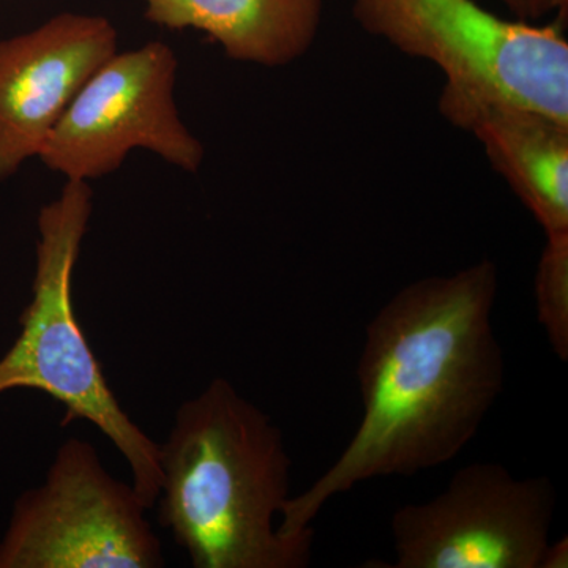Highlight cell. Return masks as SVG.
<instances>
[{
    "instance_id": "6da1fadb",
    "label": "cell",
    "mask_w": 568,
    "mask_h": 568,
    "mask_svg": "<svg viewBox=\"0 0 568 568\" xmlns=\"http://www.w3.org/2000/svg\"><path fill=\"white\" fill-rule=\"evenodd\" d=\"M488 257L407 284L366 325L357 364L364 416L334 465L284 504L283 536L312 528L328 499L377 477L416 476L457 458L504 388Z\"/></svg>"
},
{
    "instance_id": "7a4b0ae2",
    "label": "cell",
    "mask_w": 568,
    "mask_h": 568,
    "mask_svg": "<svg viewBox=\"0 0 568 568\" xmlns=\"http://www.w3.org/2000/svg\"><path fill=\"white\" fill-rule=\"evenodd\" d=\"M160 467V525L194 568L310 566L315 530L275 526L291 497L282 429L223 377L179 407Z\"/></svg>"
},
{
    "instance_id": "3957f363",
    "label": "cell",
    "mask_w": 568,
    "mask_h": 568,
    "mask_svg": "<svg viewBox=\"0 0 568 568\" xmlns=\"http://www.w3.org/2000/svg\"><path fill=\"white\" fill-rule=\"evenodd\" d=\"M92 212L91 185L74 181L40 209L32 298L20 317V336L0 358V396L20 388L43 392L65 407L62 425H95L125 458L133 487L151 510L162 491L160 444L119 405L74 315V267Z\"/></svg>"
},
{
    "instance_id": "277c9868",
    "label": "cell",
    "mask_w": 568,
    "mask_h": 568,
    "mask_svg": "<svg viewBox=\"0 0 568 568\" xmlns=\"http://www.w3.org/2000/svg\"><path fill=\"white\" fill-rule=\"evenodd\" d=\"M354 20L437 67L443 91L544 112L568 123V43L558 21L507 20L476 0H351Z\"/></svg>"
},
{
    "instance_id": "5b68a950",
    "label": "cell",
    "mask_w": 568,
    "mask_h": 568,
    "mask_svg": "<svg viewBox=\"0 0 568 568\" xmlns=\"http://www.w3.org/2000/svg\"><path fill=\"white\" fill-rule=\"evenodd\" d=\"M136 488L104 469L95 447L70 437L47 478L13 504L0 568H160L162 544Z\"/></svg>"
},
{
    "instance_id": "8992f818",
    "label": "cell",
    "mask_w": 568,
    "mask_h": 568,
    "mask_svg": "<svg viewBox=\"0 0 568 568\" xmlns=\"http://www.w3.org/2000/svg\"><path fill=\"white\" fill-rule=\"evenodd\" d=\"M178 71V55L163 41L115 52L82 85L39 159L74 182L115 173L136 149L155 153L185 173H197L205 151L175 103Z\"/></svg>"
},
{
    "instance_id": "52a82bcc",
    "label": "cell",
    "mask_w": 568,
    "mask_h": 568,
    "mask_svg": "<svg viewBox=\"0 0 568 568\" xmlns=\"http://www.w3.org/2000/svg\"><path fill=\"white\" fill-rule=\"evenodd\" d=\"M555 508L551 478H515L499 463H473L428 503L395 511V562L387 567L538 568Z\"/></svg>"
},
{
    "instance_id": "ba28073f",
    "label": "cell",
    "mask_w": 568,
    "mask_h": 568,
    "mask_svg": "<svg viewBox=\"0 0 568 568\" xmlns=\"http://www.w3.org/2000/svg\"><path fill=\"white\" fill-rule=\"evenodd\" d=\"M118 51L106 17L71 11L0 40V183L40 155L82 85Z\"/></svg>"
},
{
    "instance_id": "9c48e42d",
    "label": "cell",
    "mask_w": 568,
    "mask_h": 568,
    "mask_svg": "<svg viewBox=\"0 0 568 568\" xmlns=\"http://www.w3.org/2000/svg\"><path fill=\"white\" fill-rule=\"evenodd\" d=\"M439 111L473 134L545 234L568 233V123L544 112L443 91Z\"/></svg>"
},
{
    "instance_id": "30bf717a",
    "label": "cell",
    "mask_w": 568,
    "mask_h": 568,
    "mask_svg": "<svg viewBox=\"0 0 568 568\" xmlns=\"http://www.w3.org/2000/svg\"><path fill=\"white\" fill-rule=\"evenodd\" d=\"M144 18L170 31L203 32L235 62L265 69L304 58L323 21V0H142Z\"/></svg>"
},
{
    "instance_id": "8fae6325",
    "label": "cell",
    "mask_w": 568,
    "mask_h": 568,
    "mask_svg": "<svg viewBox=\"0 0 568 568\" xmlns=\"http://www.w3.org/2000/svg\"><path fill=\"white\" fill-rule=\"evenodd\" d=\"M537 320L549 345L562 362L568 361V233L547 235L537 263Z\"/></svg>"
},
{
    "instance_id": "7c38bea8",
    "label": "cell",
    "mask_w": 568,
    "mask_h": 568,
    "mask_svg": "<svg viewBox=\"0 0 568 568\" xmlns=\"http://www.w3.org/2000/svg\"><path fill=\"white\" fill-rule=\"evenodd\" d=\"M517 20L529 21L538 20L544 14L549 13L545 0H499Z\"/></svg>"
},
{
    "instance_id": "4fadbf2b",
    "label": "cell",
    "mask_w": 568,
    "mask_h": 568,
    "mask_svg": "<svg viewBox=\"0 0 568 568\" xmlns=\"http://www.w3.org/2000/svg\"><path fill=\"white\" fill-rule=\"evenodd\" d=\"M568 567V537L551 541L541 555L538 568H567Z\"/></svg>"
},
{
    "instance_id": "5bb4252c",
    "label": "cell",
    "mask_w": 568,
    "mask_h": 568,
    "mask_svg": "<svg viewBox=\"0 0 568 568\" xmlns=\"http://www.w3.org/2000/svg\"><path fill=\"white\" fill-rule=\"evenodd\" d=\"M549 11L558 13L559 24L566 26L568 17V0H545Z\"/></svg>"
}]
</instances>
